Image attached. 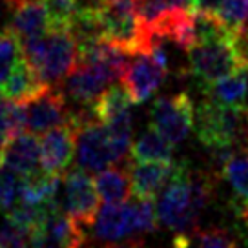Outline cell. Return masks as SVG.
Returning a JSON list of instances; mask_svg holds the SVG:
<instances>
[{"label":"cell","mask_w":248,"mask_h":248,"mask_svg":"<svg viewBox=\"0 0 248 248\" xmlns=\"http://www.w3.org/2000/svg\"><path fill=\"white\" fill-rule=\"evenodd\" d=\"M22 57L20 40L11 30L0 31V75L6 78L15 62Z\"/></svg>","instance_id":"cb8c5ba5"},{"label":"cell","mask_w":248,"mask_h":248,"mask_svg":"<svg viewBox=\"0 0 248 248\" xmlns=\"http://www.w3.org/2000/svg\"><path fill=\"white\" fill-rule=\"evenodd\" d=\"M186 53L190 75L201 80L202 86L216 82L235 71H248V66L241 59L235 46V31L223 39L197 42L192 47H188Z\"/></svg>","instance_id":"277c9868"},{"label":"cell","mask_w":248,"mask_h":248,"mask_svg":"<svg viewBox=\"0 0 248 248\" xmlns=\"http://www.w3.org/2000/svg\"><path fill=\"white\" fill-rule=\"evenodd\" d=\"M197 137L208 150L233 148L248 137V108L204 99L195 111Z\"/></svg>","instance_id":"3957f363"},{"label":"cell","mask_w":248,"mask_h":248,"mask_svg":"<svg viewBox=\"0 0 248 248\" xmlns=\"http://www.w3.org/2000/svg\"><path fill=\"white\" fill-rule=\"evenodd\" d=\"M216 171H194L185 163L164 186L157 202L159 223L173 233H195L216 190Z\"/></svg>","instance_id":"6da1fadb"},{"label":"cell","mask_w":248,"mask_h":248,"mask_svg":"<svg viewBox=\"0 0 248 248\" xmlns=\"http://www.w3.org/2000/svg\"><path fill=\"white\" fill-rule=\"evenodd\" d=\"M132 97L128 95L126 88L119 84H113L106 88L104 92L99 95V99L92 104V109L95 117L101 121L102 124L111 123L113 119L126 113H132Z\"/></svg>","instance_id":"44dd1931"},{"label":"cell","mask_w":248,"mask_h":248,"mask_svg":"<svg viewBox=\"0 0 248 248\" xmlns=\"http://www.w3.org/2000/svg\"><path fill=\"white\" fill-rule=\"evenodd\" d=\"M181 163H135L130 166L133 195L137 199H154L175 175Z\"/></svg>","instance_id":"9a60e30c"},{"label":"cell","mask_w":248,"mask_h":248,"mask_svg":"<svg viewBox=\"0 0 248 248\" xmlns=\"http://www.w3.org/2000/svg\"><path fill=\"white\" fill-rule=\"evenodd\" d=\"M188 248H237V241L225 228H208L192 235Z\"/></svg>","instance_id":"d4e9b609"},{"label":"cell","mask_w":248,"mask_h":248,"mask_svg":"<svg viewBox=\"0 0 248 248\" xmlns=\"http://www.w3.org/2000/svg\"><path fill=\"white\" fill-rule=\"evenodd\" d=\"M119 78L115 71L101 62H77L62 80V92L82 106H92L108 84Z\"/></svg>","instance_id":"9c48e42d"},{"label":"cell","mask_w":248,"mask_h":248,"mask_svg":"<svg viewBox=\"0 0 248 248\" xmlns=\"http://www.w3.org/2000/svg\"><path fill=\"white\" fill-rule=\"evenodd\" d=\"M128 68L124 70L123 86L132 97L133 104H142L154 95L168 75V66L159 62L152 51L132 55Z\"/></svg>","instance_id":"30bf717a"},{"label":"cell","mask_w":248,"mask_h":248,"mask_svg":"<svg viewBox=\"0 0 248 248\" xmlns=\"http://www.w3.org/2000/svg\"><path fill=\"white\" fill-rule=\"evenodd\" d=\"M93 237L106 243H119L132 237H140L135 228L132 202H111L106 204L93 221Z\"/></svg>","instance_id":"7c38bea8"},{"label":"cell","mask_w":248,"mask_h":248,"mask_svg":"<svg viewBox=\"0 0 248 248\" xmlns=\"http://www.w3.org/2000/svg\"><path fill=\"white\" fill-rule=\"evenodd\" d=\"M77 152V130L73 123L62 124L44 133L40 140V170L51 175H64Z\"/></svg>","instance_id":"8fae6325"},{"label":"cell","mask_w":248,"mask_h":248,"mask_svg":"<svg viewBox=\"0 0 248 248\" xmlns=\"http://www.w3.org/2000/svg\"><path fill=\"white\" fill-rule=\"evenodd\" d=\"M20 53L42 82L59 86L78 59V44L71 30H47L20 42Z\"/></svg>","instance_id":"7a4b0ae2"},{"label":"cell","mask_w":248,"mask_h":248,"mask_svg":"<svg viewBox=\"0 0 248 248\" xmlns=\"http://www.w3.org/2000/svg\"><path fill=\"white\" fill-rule=\"evenodd\" d=\"M46 86L49 84L42 82L37 71L31 68L24 57H20L8 73V77L2 80L0 97H4L6 101L24 104L26 101H30L31 97L42 92Z\"/></svg>","instance_id":"2e32d148"},{"label":"cell","mask_w":248,"mask_h":248,"mask_svg":"<svg viewBox=\"0 0 248 248\" xmlns=\"http://www.w3.org/2000/svg\"><path fill=\"white\" fill-rule=\"evenodd\" d=\"M195 124V108L192 97L181 92L161 97L152 104L150 126L175 146L190 135Z\"/></svg>","instance_id":"8992f818"},{"label":"cell","mask_w":248,"mask_h":248,"mask_svg":"<svg viewBox=\"0 0 248 248\" xmlns=\"http://www.w3.org/2000/svg\"><path fill=\"white\" fill-rule=\"evenodd\" d=\"M26 130V111L24 104L6 101L0 97V148L13 135Z\"/></svg>","instance_id":"7402d4cb"},{"label":"cell","mask_w":248,"mask_h":248,"mask_svg":"<svg viewBox=\"0 0 248 248\" xmlns=\"http://www.w3.org/2000/svg\"><path fill=\"white\" fill-rule=\"evenodd\" d=\"M9 26L18 40L44 35L49 30V18L42 0H8Z\"/></svg>","instance_id":"5bb4252c"},{"label":"cell","mask_w":248,"mask_h":248,"mask_svg":"<svg viewBox=\"0 0 248 248\" xmlns=\"http://www.w3.org/2000/svg\"><path fill=\"white\" fill-rule=\"evenodd\" d=\"M20 192V175L0 168V208L8 212L13 208Z\"/></svg>","instance_id":"4316f807"},{"label":"cell","mask_w":248,"mask_h":248,"mask_svg":"<svg viewBox=\"0 0 248 248\" xmlns=\"http://www.w3.org/2000/svg\"><path fill=\"white\" fill-rule=\"evenodd\" d=\"M30 243V233L9 223L8 219L0 226V248H28Z\"/></svg>","instance_id":"83f0119b"},{"label":"cell","mask_w":248,"mask_h":248,"mask_svg":"<svg viewBox=\"0 0 248 248\" xmlns=\"http://www.w3.org/2000/svg\"><path fill=\"white\" fill-rule=\"evenodd\" d=\"M26 130L31 133H46L62 124H68L71 111L66 104V93L59 86H46L40 93L24 102Z\"/></svg>","instance_id":"52a82bcc"},{"label":"cell","mask_w":248,"mask_h":248,"mask_svg":"<svg viewBox=\"0 0 248 248\" xmlns=\"http://www.w3.org/2000/svg\"><path fill=\"white\" fill-rule=\"evenodd\" d=\"M102 39L123 47L126 53H144L135 0H106L99 11Z\"/></svg>","instance_id":"5b68a950"},{"label":"cell","mask_w":248,"mask_h":248,"mask_svg":"<svg viewBox=\"0 0 248 248\" xmlns=\"http://www.w3.org/2000/svg\"><path fill=\"white\" fill-rule=\"evenodd\" d=\"M235 212H237V217H239L241 221L245 223V226L248 228V202L235 206Z\"/></svg>","instance_id":"4dcf8cb0"},{"label":"cell","mask_w":248,"mask_h":248,"mask_svg":"<svg viewBox=\"0 0 248 248\" xmlns=\"http://www.w3.org/2000/svg\"><path fill=\"white\" fill-rule=\"evenodd\" d=\"M49 18V30H71L77 9L75 0H42Z\"/></svg>","instance_id":"603a6c76"},{"label":"cell","mask_w":248,"mask_h":248,"mask_svg":"<svg viewBox=\"0 0 248 248\" xmlns=\"http://www.w3.org/2000/svg\"><path fill=\"white\" fill-rule=\"evenodd\" d=\"M247 142H248V137H247Z\"/></svg>","instance_id":"d6a6232c"},{"label":"cell","mask_w":248,"mask_h":248,"mask_svg":"<svg viewBox=\"0 0 248 248\" xmlns=\"http://www.w3.org/2000/svg\"><path fill=\"white\" fill-rule=\"evenodd\" d=\"M2 80H4V77H2V75H0V84H2Z\"/></svg>","instance_id":"1f68e13d"},{"label":"cell","mask_w":248,"mask_h":248,"mask_svg":"<svg viewBox=\"0 0 248 248\" xmlns=\"http://www.w3.org/2000/svg\"><path fill=\"white\" fill-rule=\"evenodd\" d=\"M221 4H223V0H195V9L202 11V13L217 15L221 9Z\"/></svg>","instance_id":"f1b7e54d"},{"label":"cell","mask_w":248,"mask_h":248,"mask_svg":"<svg viewBox=\"0 0 248 248\" xmlns=\"http://www.w3.org/2000/svg\"><path fill=\"white\" fill-rule=\"evenodd\" d=\"M64 212L82 226H92L99 214L101 197L95 190V183L82 168L68 170L64 175Z\"/></svg>","instance_id":"ba28073f"},{"label":"cell","mask_w":248,"mask_h":248,"mask_svg":"<svg viewBox=\"0 0 248 248\" xmlns=\"http://www.w3.org/2000/svg\"><path fill=\"white\" fill-rule=\"evenodd\" d=\"M90 248V243H88V247ZM99 248H146L144 247V243L142 239L139 237H132V239H124V241H119V243H106V245H102Z\"/></svg>","instance_id":"f546056e"},{"label":"cell","mask_w":248,"mask_h":248,"mask_svg":"<svg viewBox=\"0 0 248 248\" xmlns=\"http://www.w3.org/2000/svg\"><path fill=\"white\" fill-rule=\"evenodd\" d=\"M95 190L106 204L126 202L133 194L130 168H104L95 177Z\"/></svg>","instance_id":"e0dca14e"},{"label":"cell","mask_w":248,"mask_h":248,"mask_svg":"<svg viewBox=\"0 0 248 248\" xmlns=\"http://www.w3.org/2000/svg\"><path fill=\"white\" fill-rule=\"evenodd\" d=\"M130 155L137 163H168L173 161V144L150 126L132 144Z\"/></svg>","instance_id":"d6986e66"},{"label":"cell","mask_w":248,"mask_h":248,"mask_svg":"<svg viewBox=\"0 0 248 248\" xmlns=\"http://www.w3.org/2000/svg\"><path fill=\"white\" fill-rule=\"evenodd\" d=\"M0 168L28 177L40 170V140L35 133H16L0 148Z\"/></svg>","instance_id":"4fadbf2b"},{"label":"cell","mask_w":248,"mask_h":248,"mask_svg":"<svg viewBox=\"0 0 248 248\" xmlns=\"http://www.w3.org/2000/svg\"><path fill=\"white\" fill-rule=\"evenodd\" d=\"M204 95L212 101L226 106H245L248 97V71H235L216 82L202 86Z\"/></svg>","instance_id":"ac0fdd59"},{"label":"cell","mask_w":248,"mask_h":248,"mask_svg":"<svg viewBox=\"0 0 248 248\" xmlns=\"http://www.w3.org/2000/svg\"><path fill=\"white\" fill-rule=\"evenodd\" d=\"M217 15L230 30H243L248 22V0H223Z\"/></svg>","instance_id":"484cf974"},{"label":"cell","mask_w":248,"mask_h":248,"mask_svg":"<svg viewBox=\"0 0 248 248\" xmlns=\"http://www.w3.org/2000/svg\"><path fill=\"white\" fill-rule=\"evenodd\" d=\"M219 175L235 194V206L248 202V148H235L223 163Z\"/></svg>","instance_id":"ffe728a7"}]
</instances>
